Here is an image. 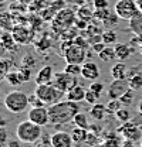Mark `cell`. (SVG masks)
Instances as JSON below:
<instances>
[{
  "label": "cell",
  "mask_w": 142,
  "mask_h": 147,
  "mask_svg": "<svg viewBox=\"0 0 142 147\" xmlns=\"http://www.w3.org/2000/svg\"><path fill=\"white\" fill-rule=\"evenodd\" d=\"M78 112H80V106L77 102L66 99V100H61L58 103H54L51 106H48L50 125L51 126L66 125L71 120H74V117Z\"/></svg>",
  "instance_id": "1"
},
{
  "label": "cell",
  "mask_w": 142,
  "mask_h": 147,
  "mask_svg": "<svg viewBox=\"0 0 142 147\" xmlns=\"http://www.w3.org/2000/svg\"><path fill=\"white\" fill-rule=\"evenodd\" d=\"M16 136L23 143H36L41 139V126L33 123L31 120H23L16 127Z\"/></svg>",
  "instance_id": "2"
},
{
  "label": "cell",
  "mask_w": 142,
  "mask_h": 147,
  "mask_svg": "<svg viewBox=\"0 0 142 147\" xmlns=\"http://www.w3.org/2000/svg\"><path fill=\"white\" fill-rule=\"evenodd\" d=\"M6 109L10 110L12 113H21L27 109V106H30L29 103V95H26L21 91H12L4 96L3 100Z\"/></svg>",
  "instance_id": "3"
},
{
  "label": "cell",
  "mask_w": 142,
  "mask_h": 147,
  "mask_svg": "<svg viewBox=\"0 0 142 147\" xmlns=\"http://www.w3.org/2000/svg\"><path fill=\"white\" fill-rule=\"evenodd\" d=\"M34 93L48 106H51L54 103L61 102L63 96L66 95L63 91L57 89L51 84H46V85H36Z\"/></svg>",
  "instance_id": "4"
},
{
  "label": "cell",
  "mask_w": 142,
  "mask_h": 147,
  "mask_svg": "<svg viewBox=\"0 0 142 147\" xmlns=\"http://www.w3.org/2000/svg\"><path fill=\"white\" fill-rule=\"evenodd\" d=\"M114 11L119 18L128 21L141 13L135 0H117L114 4Z\"/></svg>",
  "instance_id": "5"
},
{
  "label": "cell",
  "mask_w": 142,
  "mask_h": 147,
  "mask_svg": "<svg viewBox=\"0 0 142 147\" xmlns=\"http://www.w3.org/2000/svg\"><path fill=\"white\" fill-rule=\"evenodd\" d=\"M51 85H54L57 89L63 91L64 93H67L70 89H72L74 86L78 85V81H77V76L75 75H70V74H67L66 71H63V72L54 74Z\"/></svg>",
  "instance_id": "6"
},
{
  "label": "cell",
  "mask_w": 142,
  "mask_h": 147,
  "mask_svg": "<svg viewBox=\"0 0 142 147\" xmlns=\"http://www.w3.org/2000/svg\"><path fill=\"white\" fill-rule=\"evenodd\" d=\"M64 58H66L67 64L83 65L84 61H85V58H87V48L85 47H81V45H78V44H75L72 41V44L64 53Z\"/></svg>",
  "instance_id": "7"
},
{
  "label": "cell",
  "mask_w": 142,
  "mask_h": 147,
  "mask_svg": "<svg viewBox=\"0 0 142 147\" xmlns=\"http://www.w3.org/2000/svg\"><path fill=\"white\" fill-rule=\"evenodd\" d=\"M118 133L124 137L125 140H129V142H139L142 140V131H141V126H138L137 123H134L132 120L129 122H125L121 127L118 129Z\"/></svg>",
  "instance_id": "8"
},
{
  "label": "cell",
  "mask_w": 142,
  "mask_h": 147,
  "mask_svg": "<svg viewBox=\"0 0 142 147\" xmlns=\"http://www.w3.org/2000/svg\"><path fill=\"white\" fill-rule=\"evenodd\" d=\"M27 119L31 120L33 123L38 125V126H47L50 125V117H48V109L46 106H41V108H31L29 110V115H27Z\"/></svg>",
  "instance_id": "9"
},
{
  "label": "cell",
  "mask_w": 142,
  "mask_h": 147,
  "mask_svg": "<svg viewBox=\"0 0 142 147\" xmlns=\"http://www.w3.org/2000/svg\"><path fill=\"white\" fill-rule=\"evenodd\" d=\"M128 89H131L128 79H114L108 86V98L109 99H119Z\"/></svg>",
  "instance_id": "10"
},
{
  "label": "cell",
  "mask_w": 142,
  "mask_h": 147,
  "mask_svg": "<svg viewBox=\"0 0 142 147\" xmlns=\"http://www.w3.org/2000/svg\"><path fill=\"white\" fill-rule=\"evenodd\" d=\"M72 137L70 133L66 131H55L54 134H51L50 139V144L51 147H72Z\"/></svg>",
  "instance_id": "11"
},
{
  "label": "cell",
  "mask_w": 142,
  "mask_h": 147,
  "mask_svg": "<svg viewBox=\"0 0 142 147\" xmlns=\"http://www.w3.org/2000/svg\"><path fill=\"white\" fill-rule=\"evenodd\" d=\"M12 36H13V40L16 41V44H27L31 40L33 33L30 30H27V27H24V26H17L13 28Z\"/></svg>",
  "instance_id": "12"
},
{
  "label": "cell",
  "mask_w": 142,
  "mask_h": 147,
  "mask_svg": "<svg viewBox=\"0 0 142 147\" xmlns=\"http://www.w3.org/2000/svg\"><path fill=\"white\" fill-rule=\"evenodd\" d=\"M81 75L83 78L88 79V81H97L100 78V68L95 62L92 61H87L83 64V69H81Z\"/></svg>",
  "instance_id": "13"
},
{
  "label": "cell",
  "mask_w": 142,
  "mask_h": 147,
  "mask_svg": "<svg viewBox=\"0 0 142 147\" xmlns=\"http://www.w3.org/2000/svg\"><path fill=\"white\" fill-rule=\"evenodd\" d=\"M53 78H54L53 67L51 65H44L38 72L36 74L34 82L36 85H46V84H51Z\"/></svg>",
  "instance_id": "14"
},
{
  "label": "cell",
  "mask_w": 142,
  "mask_h": 147,
  "mask_svg": "<svg viewBox=\"0 0 142 147\" xmlns=\"http://www.w3.org/2000/svg\"><path fill=\"white\" fill-rule=\"evenodd\" d=\"M87 88H84V86H81V85H77V86H74L72 89L66 93V96H67V99L68 100H72V102H81V100H85V95H87Z\"/></svg>",
  "instance_id": "15"
},
{
  "label": "cell",
  "mask_w": 142,
  "mask_h": 147,
  "mask_svg": "<svg viewBox=\"0 0 142 147\" xmlns=\"http://www.w3.org/2000/svg\"><path fill=\"white\" fill-rule=\"evenodd\" d=\"M106 113H108V109H106L105 105H102V103H95V105H92V108L89 110L91 117L95 119V120H104Z\"/></svg>",
  "instance_id": "16"
},
{
  "label": "cell",
  "mask_w": 142,
  "mask_h": 147,
  "mask_svg": "<svg viewBox=\"0 0 142 147\" xmlns=\"http://www.w3.org/2000/svg\"><path fill=\"white\" fill-rule=\"evenodd\" d=\"M115 54H117V59L118 61H125L128 59L131 54H132V48H129L126 44H121V42H117L115 44Z\"/></svg>",
  "instance_id": "17"
},
{
  "label": "cell",
  "mask_w": 142,
  "mask_h": 147,
  "mask_svg": "<svg viewBox=\"0 0 142 147\" xmlns=\"http://www.w3.org/2000/svg\"><path fill=\"white\" fill-rule=\"evenodd\" d=\"M71 137H72V142L80 144L83 142H87V137H88V130L87 129H83V127H75L71 130Z\"/></svg>",
  "instance_id": "18"
},
{
  "label": "cell",
  "mask_w": 142,
  "mask_h": 147,
  "mask_svg": "<svg viewBox=\"0 0 142 147\" xmlns=\"http://www.w3.org/2000/svg\"><path fill=\"white\" fill-rule=\"evenodd\" d=\"M111 76H112V79H125L126 78V67L122 61H119L118 64H115L111 68Z\"/></svg>",
  "instance_id": "19"
},
{
  "label": "cell",
  "mask_w": 142,
  "mask_h": 147,
  "mask_svg": "<svg viewBox=\"0 0 142 147\" xmlns=\"http://www.w3.org/2000/svg\"><path fill=\"white\" fill-rule=\"evenodd\" d=\"M129 30L135 34V36L142 37V13H139L138 16L129 20Z\"/></svg>",
  "instance_id": "20"
},
{
  "label": "cell",
  "mask_w": 142,
  "mask_h": 147,
  "mask_svg": "<svg viewBox=\"0 0 142 147\" xmlns=\"http://www.w3.org/2000/svg\"><path fill=\"white\" fill-rule=\"evenodd\" d=\"M100 57V59L101 61H104V62H109V61H114V59H117V54H115V48H112V47H109V45H106L105 48L98 54Z\"/></svg>",
  "instance_id": "21"
},
{
  "label": "cell",
  "mask_w": 142,
  "mask_h": 147,
  "mask_svg": "<svg viewBox=\"0 0 142 147\" xmlns=\"http://www.w3.org/2000/svg\"><path fill=\"white\" fill-rule=\"evenodd\" d=\"M74 125L77 126V127H83V129H89V123H88V119H87V115L85 113H83V112H78L77 115H75V117H74Z\"/></svg>",
  "instance_id": "22"
},
{
  "label": "cell",
  "mask_w": 142,
  "mask_h": 147,
  "mask_svg": "<svg viewBox=\"0 0 142 147\" xmlns=\"http://www.w3.org/2000/svg\"><path fill=\"white\" fill-rule=\"evenodd\" d=\"M77 17L89 23L94 18V11H91V9H88L87 6H80V9L77 10Z\"/></svg>",
  "instance_id": "23"
},
{
  "label": "cell",
  "mask_w": 142,
  "mask_h": 147,
  "mask_svg": "<svg viewBox=\"0 0 142 147\" xmlns=\"http://www.w3.org/2000/svg\"><path fill=\"white\" fill-rule=\"evenodd\" d=\"M18 76H20V81H21V84H24V82H29L30 79H31V67H26L24 64L18 68Z\"/></svg>",
  "instance_id": "24"
},
{
  "label": "cell",
  "mask_w": 142,
  "mask_h": 147,
  "mask_svg": "<svg viewBox=\"0 0 142 147\" xmlns=\"http://www.w3.org/2000/svg\"><path fill=\"white\" fill-rule=\"evenodd\" d=\"M101 38H102V42H105L106 45L117 44V33L114 30H105V31H102Z\"/></svg>",
  "instance_id": "25"
},
{
  "label": "cell",
  "mask_w": 142,
  "mask_h": 147,
  "mask_svg": "<svg viewBox=\"0 0 142 147\" xmlns=\"http://www.w3.org/2000/svg\"><path fill=\"white\" fill-rule=\"evenodd\" d=\"M128 82H129V88L132 91H139V89H142V75L141 74H137V75L131 76L128 79Z\"/></svg>",
  "instance_id": "26"
},
{
  "label": "cell",
  "mask_w": 142,
  "mask_h": 147,
  "mask_svg": "<svg viewBox=\"0 0 142 147\" xmlns=\"http://www.w3.org/2000/svg\"><path fill=\"white\" fill-rule=\"evenodd\" d=\"M115 117H117L119 122H122V123L132 120V115H131L129 109H126V108H121L118 112H115Z\"/></svg>",
  "instance_id": "27"
},
{
  "label": "cell",
  "mask_w": 142,
  "mask_h": 147,
  "mask_svg": "<svg viewBox=\"0 0 142 147\" xmlns=\"http://www.w3.org/2000/svg\"><path fill=\"white\" fill-rule=\"evenodd\" d=\"M6 81H7V84H9V85H12V86H18V85L21 84L17 71H13V72H7L6 74Z\"/></svg>",
  "instance_id": "28"
},
{
  "label": "cell",
  "mask_w": 142,
  "mask_h": 147,
  "mask_svg": "<svg viewBox=\"0 0 142 147\" xmlns=\"http://www.w3.org/2000/svg\"><path fill=\"white\" fill-rule=\"evenodd\" d=\"M121 108H124V105H122V102L119 99H109V102L106 105L108 112L109 113H114V115H115V112H118Z\"/></svg>",
  "instance_id": "29"
},
{
  "label": "cell",
  "mask_w": 142,
  "mask_h": 147,
  "mask_svg": "<svg viewBox=\"0 0 142 147\" xmlns=\"http://www.w3.org/2000/svg\"><path fill=\"white\" fill-rule=\"evenodd\" d=\"M118 18L119 17L115 14V11H112V13H111V14H109L104 21H102V24L106 27V30H112V27H115V26L118 24V23H117V21H118Z\"/></svg>",
  "instance_id": "30"
},
{
  "label": "cell",
  "mask_w": 142,
  "mask_h": 147,
  "mask_svg": "<svg viewBox=\"0 0 142 147\" xmlns=\"http://www.w3.org/2000/svg\"><path fill=\"white\" fill-rule=\"evenodd\" d=\"M81 69H83V65H78V64H67L66 68H64V71L67 74L75 75V76L81 75Z\"/></svg>",
  "instance_id": "31"
},
{
  "label": "cell",
  "mask_w": 142,
  "mask_h": 147,
  "mask_svg": "<svg viewBox=\"0 0 142 147\" xmlns=\"http://www.w3.org/2000/svg\"><path fill=\"white\" fill-rule=\"evenodd\" d=\"M100 96H101V93H97V92L88 89V91H87V95H85V102L89 103V105H95V103H98Z\"/></svg>",
  "instance_id": "32"
},
{
  "label": "cell",
  "mask_w": 142,
  "mask_h": 147,
  "mask_svg": "<svg viewBox=\"0 0 142 147\" xmlns=\"http://www.w3.org/2000/svg\"><path fill=\"white\" fill-rule=\"evenodd\" d=\"M134 92L132 89H128V91L125 92L124 95L119 98V100L122 102V105L124 106H129V105H132V102H134Z\"/></svg>",
  "instance_id": "33"
},
{
  "label": "cell",
  "mask_w": 142,
  "mask_h": 147,
  "mask_svg": "<svg viewBox=\"0 0 142 147\" xmlns=\"http://www.w3.org/2000/svg\"><path fill=\"white\" fill-rule=\"evenodd\" d=\"M111 13H112V11H111L109 9H95V10H94V18H97V20H100V21H104Z\"/></svg>",
  "instance_id": "34"
},
{
  "label": "cell",
  "mask_w": 142,
  "mask_h": 147,
  "mask_svg": "<svg viewBox=\"0 0 142 147\" xmlns=\"http://www.w3.org/2000/svg\"><path fill=\"white\" fill-rule=\"evenodd\" d=\"M29 103H30L31 108H41V106H46V103L36 95L34 92H33L31 95H29Z\"/></svg>",
  "instance_id": "35"
},
{
  "label": "cell",
  "mask_w": 142,
  "mask_h": 147,
  "mask_svg": "<svg viewBox=\"0 0 142 147\" xmlns=\"http://www.w3.org/2000/svg\"><path fill=\"white\" fill-rule=\"evenodd\" d=\"M88 89L97 92V93H101V92L104 91V84H101V82H98V81H92Z\"/></svg>",
  "instance_id": "36"
},
{
  "label": "cell",
  "mask_w": 142,
  "mask_h": 147,
  "mask_svg": "<svg viewBox=\"0 0 142 147\" xmlns=\"http://www.w3.org/2000/svg\"><path fill=\"white\" fill-rule=\"evenodd\" d=\"M94 9H108L109 0H92Z\"/></svg>",
  "instance_id": "37"
},
{
  "label": "cell",
  "mask_w": 142,
  "mask_h": 147,
  "mask_svg": "<svg viewBox=\"0 0 142 147\" xmlns=\"http://www.w3.org/2000/svg\"><path fill=\"white\" fill-rule=\"evenodd\" d=\"M106 47V44L105 42H102V41H98V42H94L92 45H91V48H92V51L94 53H97V54H100L104 48Z\"/></svg>",
  "instance_id": "38"
},
{
  "label": "cell",
  "mask_w": 142,
  "mask_h": 147,
  "mask_svg": "<svg viewBox=\"0 0 142 147\" xmlns=\"http://www.w3.org/2000/svg\"><path fill=\"white\" fill-rule=\"evenodd\" d=\"M88 21H85V20H81V18H78L77 20V23H75V27L78 28V30H87V27H88Z\"/></svg>",
  "instance_id": "39"
},
{
  "label": "cell",
  "mask_w": 142,
  "mask_h": 147,
  "mask_svg": "<svg viewBox=\"0 0 142 147\" xmlns=\"http://www.w3.org/2000/svg\"><path fill=\"white\" fill-rule=\"evenodd\" d=\"M7 136H9V134H7V131H6L3 127L0 129V143H3V144H4V143L7 142Z\"/></svg>",
  "instance_id": "40"
},
{
  "label": "cell",
  "mask_w": 142,
  "mask_h": 147,
  "mask_svg": "<svg viewBox=\"0 0 142 147\" xmlns=\"http://www.w3.org/2000/svg\"><path fill=\"white\" fill-rule=\"evenodd\" d=\"M97 142V134H92V133H88V137H87V142L88 144H94Z\"/></svg>",
  "instance_id": "41"
},
{
  "label": "cell",
  "mask_w": 142,
  "mask_h": 147,
  "mask_svg": "<svg viewBox=\"0 0 142 147\" xmlns=\"http://www.w3.org/2000/svg\"><path fill=\"white\" fill-rule=\"evenodd\" d=\"M7 67H9V62H7V61H4V59H0V69H3V71H6V72H7V69H9Z\"/></svg>",
  "instance_id": "42"
},
{
  "label": "cell",
  "mask_w": 142,
  "mask_h": 147,
  "mask_svg": "<svg viewBox=\"0 0 142 147\" xmlns=\"http://www.w3.org/2000/svg\"><path fill=\"white\" fill-rule=\"evenodd\" d=\"M9 147H20V140H10L9 142Z\"/></svg>",
  "instance_id": "43"
},
{
  "label": "cell",
  "mask_w": 142,
  "mask_h": 147,
  "mask_svg": "<svg viewBox=\"0 0 142 147\" xmlns=\"http://www.w3.org/2000/svg\"><path fill=\"white\" fill-rule=\"evenodd\" d=\"M121 147H135V146H134V142H129V140H125L124 143L121 144Z\"/></svg>",
  "instance_id": "44"
},
{
  "label": "cell",
  "mask_w": 142,
  "mask_h": 147,
  "mask_svg": "<svg viewBox=\"0 0 142 147\" xmlns=\"http://www.w3.org/2000/svg\"><path fill=\"white\" fill-rule=\"evenodd\" d=\"M4 126H6V120H4V119H3V116L0 115V129L4 127Z\"/></svg>",
  "instance_id": "45"
},
{
  "label": "cell",
  "mask_w": 142,
  "mask_h": 147,
  "mask_svg": "<svg viewBox=\"0 0 142 147\" xmlns=\"http://www.w3.org/2000/svg\"><path fill=\"white\" fill-rule=\"evenodd\" d=\"M85 1H87V0H74V3H77L78 6H84Z\"/></svg>",
  "instance_id": "46"
},
{
  "label": "cell",
  "mask_w": 142,
  "mask_h": 147,
  "mask_svg": "<svg viewBox=\"0 0 142 147\" xmlns=\"http://www.w3.org/2000/svg\"><path fill=\"white\" fill-rule=\"evenodd\" d=\"M6 71H3V69H0V81H3L4 78H6Z\"/></svg>",
  "instance_id": "47"
},
{
  "label": "cell",
  "mask_w": 142,
  "mask_h": 147,
  "mask_svg": "<svg viewBox=\"0 0 142 147\" xmlns=\"http://www.w3.org/2000/svg\"><path fill=\"white\" fill-rule=\"evenodd\" d=\"M138 113L142 115V99L139 100V103H138Z\"/></svg>",
  "instance_id": "48"
},
{
  "label": "cell",
  "mask_w": 142,
  "mask_h": 147,
  "mask_svg": "<svg viewBox=\"0 0 142 147\" xmlns=\"http://www.w3.org/2000/svg\"><path fill=\"white\" fill-rule=\"evenodd\" d=\"M137 1V4H138V9H139V11L142 13V0H135Z\"/></svg>",
  "instance_id": "49"
},
{
  "label": "cell",
  "mask_w": 142,
  "mask_h": 147,
  "mask_svg": "<svg viewBox=\"0 0 142 147\" xmlns=\"http://www.w3.org/2000/svg\"><path fill=\"white\" fill-rule=\"evenodd\" d=\"M139 51H141V54H142V45H141V48H139Z\"/></svg>",
  "instance_id": "50"
},
{
  "label": "cell",
  "mask_w": 142,
  "mask_h": 147,
  "mask_svg": "<svg viewBox=\"0 0 142 147\" xmlns=\"http://www.w3.org/2000/svg\"><path fill=\"white\" fill-rule=\"evenodd\" d=\"M0 99H1V91H0Z\"/></svg>",
  "instance_id": "51"
},
{
  "label": "cell",
  "mask_w": 142,
  "mask_h": 147,
  "mask_svg": "<svg viewBox=\"0 0 142 147\" xmlns=\"http://www.w3.org/2000/svg\"><path fill=\"white\" fill-rule=\"evenodd\" d=\"M0 147H3V143H0Z\"/></svg>",
  "instance_id": "52"
},
{
  "label": "cell",
  "mask_w": 142,
  "mask_h": 147,
  "mask_svg": "<svg viewBox=\"0 0 142 147\" xmlns=\"http://www.w3.org/2000/svg\"><path fill=\"white\" fill-rule=\"evenodd\" d=\"M141 147H142V140H141Z\"/></svg>",
  "instance_id": "53"
},
{
  "label": "cell",
  "mask_w": 142,
  "mask_h": 147,
  "mask_svg": "<svg viewBox=\"0 0 142 147\" xmlns=\"http://www.w3.org/2000/svg\"><path fill=\"white\" fill-rule=\"evenodd\" d=\"M0 1H3V0H0Z\"/></svg>",
  "instance_id": "54"
},
{
  "label": "cell",
  "mask_w": 142,
  "mask_h": 147,
  "mask_svg": "<svg viewBox=\"0 0 142 147\" xmlns=\"http://www.w3.org/2000/svg\"><path fill=\"white\" fill-rule=\"evenodd\" d=\"M72 147H74V146H72Z\"/></svg>",
  "instance_id": "55"
}]
</instances>
